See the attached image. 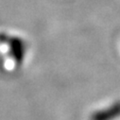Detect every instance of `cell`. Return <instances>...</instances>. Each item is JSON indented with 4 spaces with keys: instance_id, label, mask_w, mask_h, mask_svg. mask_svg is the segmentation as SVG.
Masks as SVG:
<instances>
[{
    "instance_id": "obj_1",
    "label": "cell",
    "mask_w": 120,
    "mask_h": 120,
    "mask_svg": "<svg viewBox=\"0 0 120 120\" xmlns=\"http://www.w3.org/2000/svg\"><path fill=\"white\" fill-rule=\"evenodd\" d=\"M120 117V101L94 113L92 120H115Z\"/></svg>"
}]
</instances>
